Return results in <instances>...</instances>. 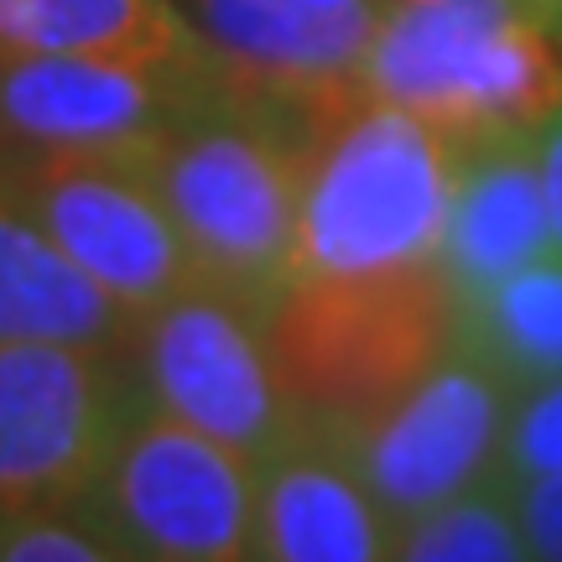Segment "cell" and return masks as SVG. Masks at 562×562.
I'll return each mask as SVG.
<instances>
[{
	"mask_svg": "<svg viewBox=\"0 0 562 562\" xmlns=\"http://www.w3.org/2000/svg\"><path fill=\"white\" fill-rule=\"evenodd\" d=\"M391 562H531V552L521 542L510 490L490 480L474 495L432 510L427 521L406 526Z\"/></svg>",
	"mask_w": 562,
	"mask_h": 562,
	"instance_id": "cell-17",
	"label": "cell"
},
{
	"mask_svg": "<svg viewBox=\"0 0 562 562\" xmlns=\"http://www.w3.org/2000/svg\"><path fill=\"white\" fill-rule=\"evenodd\" d=\"M510 406H516V385L459 344L385 417L344 438L396 537L442 505L474 495L480 484L501 480Z\"/></svg>",
	"mask_w": 562,
	"mask_h": 562,
	"instance_id": "cell-7",
	"label": "cell"
},
{
	"mask_svg": "<svg viewBox=\"0 0 562 562\" xmlns=\"http://www.w3.org/2000/svg\"><path fill=\"white\" fill-rule=\"evenodd\" d=\"M537 161H542V188H547V214H552V240L562 250V104L552 121L537 131Z\"/></svg>",
	"mask_w": 562,
	"mask_h": 562,
	"instance_id": "cell-21",
	"label": "cell"
},
{
	"mask_svg": "<svg viewBox=\"0 0 562 562\" xmlns=\"http://www.w3.org/2000/svg\"><path fill=\"white\" fill-rule=\"evenodd\" d=\"M364 83L453 151L537 136L562 104V26L531 0H385Z\"/></svg>",
	"mask_w": 562,
	"mask_h": 562,
	"instance_id": "cell-3",
	"label": "cell"
},
{
	"mask_svg": "<svg viewBox=\"0 0 562 562\" xmlns=\"http://www.w3.org/2000/svg\"><path fill=\"white\" fill-rule=\"evenodd\" d=\"M74 510L125 562H256L261 469L136 402Z\"/></svg>",
	"mask_w": 562,
	"mask_h": 562,
	"instance_id": "cell-5",
	"label": "cell"
},
{
	"mask_svg": "<svg viewBox=\"0 0 562 562\" xmlns=\"http://www.w3.org/2000/svg\"><path fill=\"white\" fill-rule=\"evenodd\" d=\"M547 474H562V381L516 391L510 427H505V453H501L505 490L547 480Z\"/></svg>",
	"mask_w": 562,
	"mask_h": 562,
	"instance_id": "cell-19",
	"label": "cell"
},
{
	"mask_svg": "<svg viewBox=\"0 0 562 562\" xmlns=\"http://www.w3.org/2000/svg\"><path fill=\"white\" fill-rule=\"evenodd\" d=\"M220 79L297 131L364 89L385 0H178Z\"/></svg>",
	"mask_w": 562,
	"mask_h": 562,
	"instance_id": "cell-11",
	"label": "cell"
},
{
	"mask_svg": "<svg viewBox=\"0 0 562 562\" xmlns=\"http://www.w3.org/2000/svg\"><path fill=\"white\" fill-rule=\"evenodd\" d=\"M0 562H125L74 505L0 510Z\"/></svg>",
	"mask_w": 562,
	"mask_h": 562,
	"instance_id": "cell-18",
	"label": "cell"
},
{
	"mask_svg": "<svg viewBox=\"0 0 562 562\" xmlns=\"http://www.w3.org/2000/svg\"><path fill=\"white\" fill-rule=\"evenodd\" d=\"M453 188L459 151L364 83L302 131L297 281H364L438 266Z\"/></svg>",
	"mask_w": 562,
	"mask_h": 562,
	"instance_id": "cell-1",
	"label": "cell"
},
{
	"mask_svg": "<svg viewBox=\"0 0 562 562\" xmlns=\"http://www.w3.org/2000/svg\"><path fill=\"white\" fill-rule=\"evenodd\" d=\"M459 307V344L495 364L516 391L562 381V250Z\"/></svg>",
	"mask_w": 562,
	"mask_h": 562,
	"instance_id": "cell-16",
	"label": "cell"
},
{
	"mask_svg": "<svg viewBox=\"0 0 562 562\" xmlns=\"http://www.w3.org/2000/svg\"><path fill=\"white\" fill-rule=\"evenodd\" d=\"M140 161L178 224L199 281L271 318L302 277L297 125L240 100L220 79Z\"/></svg>",
	"mask_w": 562,
	"mask_h": 562,
	"instance_id": "cell-2",
	"label": "cell"
},
{
	"mask_svg": "<svg viewBox=\"0 0 562 562\" xmlns=\"http://www.w3.org/2000/svg\"><path fill=\"white\" fill-rule=\"evenodd\" d=\"M220 83L203 53L182 68L125 58H0V161L146 157Z\"/></svg>",
	"mask_w": 562,
	"mask_h": 562,
	"instance_id": "cell-8",
	"label": "cell"
},
{
	"mask_svg": "<svg viewBox=\"0 0 562 562\" xmlns=\"http://www.w3.org/2000/svg\"><path fill=\"white\" fill-rule=\"evenodd\" d=\"M459 292L438 266L297 281L271 313V355L307 427L355 438L459 349Z\"/></svg>",
	"mask_w": 562,
	"mask_h": 562,
	"instance_id": "cell-4",
	"label": "cell"
},
{
	"mask_svg": "<svg viewBox=\"0 0 562 562\" xmlns=\"http://www.w3.org/2000/svg\"><path fill=\"white\" fill-rule=\"evenodd\" d=\"M531 5H537L547 21H558V26H562V0H531Z\"/></svg>",
	"mask_w": 562,
	"mask_h": 562,
	"instance_id": "cell-22",
	"label": "cell"
},
{
	"mask_svg": "<svg viewBox=\"0 0 562 562\" xmlns=\"http://www.w3.org/2000/svg\"><path fill=\"white\" fill-rule=\"evenodd\" d=\"M131 406L125 355L0 344V510L74 505L110 459Z\"/></svg>",
	"mask_w": 562,
	"mask_h": 562,
	"instance_id": "cell-9",
	"label": "cell"
},
{
	"mask_svg": "<svg viewBox=\"0 0 562 562\" xmlns=\"http://www.w3.org/2000/svg\"><path fill=\"white\" fill-rule=\"evenodd\" d=\"M510 505H516L521 542L531 552V562H562V474L516 484Z\"/></svg>",
	"mask_w": 562,
	"mask_h": 562,
	"instance_id": "cell-20",
	"label": "cell"
},
{
	"mask_svg": "<svg viewBox=\"0 0 562 562\" xmlns=\"http://www.w3.org/2000/svg\"><path fill=\"white\" fill-rule=\"evenodd\" d=\"M396 526L349 459V442L302 427L261 469L256 562H391Z\"/></svg>",
	"mask_w": 562,
	"mask_h": 562,
	"instance_id": "cell-12",
	"label": "cell"
},
{
	"mask_svg": "<svg viewBox=\"0 0 562 562\" xmlns=\"http://www.w3.org/2000/svg\"><path fill=\"white\" fill-rule=\"evenodd\" d=\"M318 5H355V0H318Z\"/></svg>",
	"mask_w": 562,
	"mask_h": 562,
	"instance_id": "cell-23",
	"label": "cell"
},
{
	"mask_svg": "<svg viewBox=\"0 0 562 562\" xmlns=\"http://www.w3.org/2000/svg\"><path fill=\"white\" fill-rule=\"evenodd\" d=\"M125 375L136 402L224 442L256 469L307 427L277 375L271 318L209 281L140 313L125 344Z\"/></svg>",
	"mask_w": 562,
	"mask_h": 562,
	"instance_id": "cell-6",
	"label": "cell"
},
{
	"mask_svg": "<svg viewBox=\"0 0 562 562\" xmlns=\"http://www.w3.org/2000/svg\"><path fill=\"white\" fill-rule=\"evenodd\" d=\"M32 220L131 313H151L193 286V256L140 157L0 161Z\"/></svg>",
	"mask_w": 562,
	"mask_h": 562,
	"instance_id": "cell-10",
	"label": "cell"
},
{
	"mask_svg": "<svg viewBox=\"0 0 562 562\" xmlns=\"http://www.w3.org/2000/svg\"><path fill=\"white\" fill-rule=\"evenodd\" d=\"M136 313L104 292L0 178V344L125 355Z\"/></svg>",
	"mask_w": 562,
	"mask_h": 562,
	"instance_id": "cell-14",
	"label": "cell"
},
{
	"mask_svg": "<svg viewBox=\"0 0 562 562\" xmlns=\"http://www.w3.org/2000/svg\"><path fill=\"white\" fill-rule=\"evenodd\" d=\"M547 245H552V214H547L537 136L463 146L453 214L438 256V271L459 292V302L542 261Z\"/></svg>",
	"mask_w": 562,
	"mask_h": 562,
	"instance_id": "cell-13",
	"label": "cell"
},
{
	"mask_svg": "<svg viewBox=\"0 0 562 562\" xmlns=\"http://www.w3.org/2000/svg\"><path fill=\"white\" fill-rule=\"evenodd\" d=\"M0 58H125L182 68L203 42L178 0H0Z\"/></svg>",
	"mask_w": 562,
	"mask_h": 562,
	"instance_id": "cell-15",
	"label": "cell"
}]
</instances>
